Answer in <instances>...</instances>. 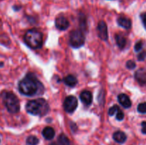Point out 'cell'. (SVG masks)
I'll list each match as a JSON object with an SVG mask.
<instances>
[{"instance_id":"ffe728a7","label":"cell","mask_w":146,"mask_h":145,"mask_svg":"<svg viewBox=\"0 0 146 145\" xmlns=\"http://www.w3.org/2000/svg\"><path fill=\"white\" fill-rule=\"evenodd\" d=\"M138 112L141 114H146V102L139 104L137 108Z\"/></svg>"},{"instance_id":"d6986e66","label":"cell","mask_w":146,"mask_h":145,"mask_svg":"<svg viewBox=\"0 0 146 145\" xmlns=\"http://www.w3.org/2000/svg\"><path fill=\"white\" fill-rule=\"evenodd\" d=\"M38 142H39V140L38 138L33 135L28 136L27 139V144L28 145H37Z\"/></svg>"},{"instance_id":"ba28073f","label":"cell","mask_w":146,"mask_h":145,"mask_svg":"<svg viewBox=\"0 0 146 145\" xmlns=\"http://www.w3.org/2000/svg\"><path fill=\"white\" fill-rule=\"evenodd\" d=\"M55 25L58 29L61 31H65L68 28L70 24L68 20L64 15H59L56 18Z\"/></svg>"},{"instance_id":"8992f818","label":"cell","mask_w":146,"mask_h":145,"mask_svg":"<svg viewBox=\"0 0 146 145\" xmlns=\"http://www.w3.org/2000/svg\"><path fill=\"white\" fill-rule=\"evenodd\" d=\"M78 107V100L74 95L66 97L64 102V108L67 113H72Z\"/></svg>"},{"instance_id":"5b68a950","label":"cell","mask_w":146,"mask_h":145,"mask_svg":"<svg viewBox=\"0 0 146 145\" xmlns=\"http://www.w3.org/2000/svg\"><path fill=\"white\" fill-rule=\"evenodd\" d=\"M85 36L81 30H74L70 33L69 44L74 48L83 46L85 43Z\"/></svg>"},{"instance_id":"f1b7e54d","label":"cell","mask_w":146,"mask_h":145,"mask_svg":"<svg viewBox=\"0 0 146 145\" xmlns=\"http://www.w3.org/2000/svg\"><path fill=\"white\" fill-rule=\"evenodd\" d=\"M50 145H59V144H56V142H52Z\"/></svg>"},{"instance_id":"277c9868","label":"cell","mask_w":146,"mask_h":145,"mask_svg":"<svg viewBox=\"0 0 146 145\" xmlns=\"http://www.w3.org/2000/svg\"><path fill=\"white\" fill-rule=\"evenodd\" d=\"M1 98L4 105L9 112L12 114L17 113L20 110V102L18 98L12 92L4 91L1 93Z\"/></svg>"},{"instance_id":"5bb4252c","label":"cell","mask_w":146,"mask_h":145,"mask_svg":"<svg viewBox=\"0 0 146 145\" xmlns=\"http://www.w3.org/2000/svg\"><path fill=\"white\" fill-rule=\"evenodd\" d=\"M113 139L117 143L123 144L126 141L127 136L122 131H117V132H114L113 134Z\"/></svg>"},{"instance_id":"44dd1931","label":"cell","mask_w":146,"mask_h":145,"mask_svg":"<svg viewBox=\"0 0 146 145\" xmlns=\"http://www.w3.org/2000/svg\"><path fill=\"white\" fill-rule=\"evenodd\" d=\"M118 109H119V107H118V105H113V106H112L109 109H108V115H109L110 116H113V115H115V113H117Z\"/></svg>"},{"instance_id":"9c48e42d","label":"cell","mask_w":146,"mask_h":145,"mask_svg":"<svg viewBox=\"0 0 146 145\" xmlns=\"http://www.w3.org/2000/svg\"><path fill=\"white\" fill-rule=\"evenodd\" d=\"M80 99L84 105L89 106L91 105L93 101L92 93L88 90H84L80 95Z\"/></svg>"},{"instance_id":"7c38bea8","label":"cell","mask_w":146,"mask_h":145,"mask_svg":"<svg viewBox=\"0 0 146 145\" xmlns=\"http://www.w3.org/2000/svg\"><path fill=\"white\" fill-rule=\"evenodd\" d=\"M118 100L119 102V103L124 108H128L131 107V105H132V102H131V99H130L129 97L127 95L123 93L120 94L118 96Z\"/></svg>"},{"instance_id":"f546056e","label":"cell","mask_w":146,"mask_h":145,"mask_svg":"<svg viewBox=\"0 0 146 145\" xmlns=\"http://www.w3.org/2000/svg\"><path fill=\"white\" fill-rule=\"evenodd\" d=\"M3 65H4V63H0V68H1V66H3Z\"/></svg>"},{"instance_id":"83f0119b","label":"cell","mask_w":146,"mask_h":145,"mask_svg":"<svg viewBox=\"0 0 146 145\" xmlns=\"http://www.w3.org/2000/svg\"><path fill=\"white\" fill-rule=\"evenodd\" d=\"M21 6H18V5H14V7H13V9L14 10V11H19L20 9H21Z\"/></svg>"},{"instance_id":"2e32d148","label":"cell","mask_w":146,"mask_h":145,"mask_svg":"<svg viewBox=\"0 0 146 145\" xmlns=\"http://www.w3.org/2000/svg\"><path fill=\"white\" fill-rule=\"evenodd\" d=\"M64 83L66 85H68V87H71V88H73V87H75L76 85V84L78 83V80L76 78L74 75H68L67 76H66L65 78H64Z\"/></svg>"},{"instance_id":"603a6c76","label":"cell","mask_w":146,"mask_h":145,"mask_svg":"<svg viewBox=\"0 0 146 145\" xmlns=\"http://www.w3.org/2000/svg\"><path fill=\"white\" fill-rule=\"evenodd\" d=\"M124 119V113L121 109H118L116 113V119L118 121H122Z\"/></svg>"},{"instance_id":"ac0fdd59","label":"cell","mask_w":146,"mask_h":145,"mask_svg":"<svg viewBox=\"0 0 146 145\" xmlns=\"http://www.w3.org/2000/svg\"><path fill=\"white\" fill-rule=\"evenodd\" d=\"M58 144L59 145H71L69 139L64 134H61L58 138Z\"/></svg>"},{"instance_id":"9a60e30c","label":"cell","mask_w":146,"mask_h":145,"mask_svg":"<svg viewBox=\"0 0 146 145\" xmlns=\"http://www.w3.org/2000/svg\"><path fill=\"white\" fill-rule=\"evenodd\" d=\"M42 135L47 140H51L55 136V131L51 127H46L42 131Z\"/></svg>"},{"instance_id":"4316f807","label":"cell","mask_w":146,"mask_h":145,"mask_svg":"<svg viewBox=\"0 0 146 145\" xmlns=\"http://www.w3.org/2000/svg\"><path fill=\"white\" fill-rule=\"evenodd\" d=\"M141 126H142V133L146 134V122L144 121L141 123Z\"/></svg>"},{"instance_id":"30bf717a","label":"cell","mask_w":146,"mask_h":145,"mask_svg":"<svg viewBox=\"0 0 146 145\" xmlns=\"http://www.w3.org/2000/svg\"><path fill=\"white\" fill-rule=\"evenodd\" d=\"M117 23L120 26L125 28V29H130L132 26V21L128 17L125 16H121L117 19Z\"/></svg>"},{"instance_id":"484cf974","label":"cell","mask_w":146,"mask_h":145,"mask_svg":"<svg viewBox=\"0 0 146 145\" xmlns=\"http://www.w3.org/2000/svg\"><path fill=\"white\" fill-rule=\"evenodd\" d=\"M141 18L143 22V24L144 27H145L146 29V12L142 13L141 14Z\"/></svg>"},{"instance_id":"cb8c5ba5","label":"cell","mask_w":146,"mask_h":145,"mask_svg":"<svg viewBox=\"0 0 146 145\" xmlns=\"http://www.w3.org/2000/svg\"><path fill=\"white\" fill-rule=\"evenodd\" d=\"M127 68L130 70H133L136 67V63L133 61H128L126 63Z\"/></svg>"},{"instance_id":"52a82bcc","label":"cell","mask_w":146,"mask_h":145,"mask_svg":"<svg viewBox=\"0 0 146 145\" xmlns=\"http://www.w3.org/2000/svg\"><path fill=\"white\" fill-rule=\"evenodd\" d=\"M97 31H98V36L103 41H107L108 38V27L104 21H99L97 26Z\"/></svg>"},{"instance_id":"3957f363","label":"cell","mask_w":146,"mask_h":145,"mask_svg":"<svg viewBox=\"0 0 146 145\" xmlns=\"http://www.w3.org/2000/svg\"><path fill=\"white\" fill-rule=\"evenodd\" d=\"M24 42L29 48L38 49L43 45V35L36 29H29L26 32L24 36Z\"/></svg>"},{"instance_id":"d4e9b609","label":"cell","mask_w":146,"mask_h":145,"mask_svg":"<svg viewBox=\"0 0 146 145\" xmlns=\"http://www.w3.org/2000/svg\"><path fill=\"white\" fill-rule=\"evenodd\" d=\"M146 58V51H143L138 55V60L140 61H144Z\"/></svg>"},{"instance_id":"6da1fadb","label":"cell","mask_w":146,"mask_h":145,"mask_svg":"<svg viewBox=\"0 0 146 145\" xmlns=\"http://www.w3.org/2000/svg\"><path fill=\"white\" fill-rule=\"evenodd\" d=\"M18 88L21 94L29 97L42 95L44 92L43 84L32 72H28L26 76L19 81Z\"/></svg>"},{"instance_id":"4fadbf2b","label":"cell","mask_w":146,"mask_h":145,"mask_svg":"<svg viewBox=\"0 0 146 145\" xmlns=\"http://www.w3.org/2000/svg\"><path fill=\"white\" fill-rule=\"evenodd\" d=\"M115 38L118 48L121 50L123 49L127 44V38L125 36L122 34H115Z\"/></svg>"},{"instance_id":"7a4b0ae2","label":"cell","mask_w":146,"mask_h":145,"mask_svg":"<svg viewBox=\"0 0 146 145\" xmlns=\"http://www.w3.org/2000/svg\"><path fill=\"white\" fill-rule=\"evenodd\" d=\"M49 105L44 98L32 100L29 101L26 105V110L33 115L44 116L49 111Z\"/></svg>"},{"instance_id":"7402d4cb","label":"cell","mask_w":146,"mask_h":145,"mask_svg":"<svg viewBox=\"0 0 146 145\" xmlns=\"http://www.w3.org/2000/svg\"><path fill=\"white\" fill-rule=\"evenodd\" d=\"M143 43L142 41H139L135 44V46H134V49H135V51L138 52V51H140L143 48Z\"/></svg>"},{"instance_id":"e0dca14e","label":"cell","mask_w":146,"mask_h":145,"mask_svg":"<svg viewBox=\"0 0 146 145\" xmlns=\"http://www.w3.org/2000/svg\"><path fill=\"white\" fill-rule=\"evenodd\" d=\"M78 21H79V26L81 27V29L83 31H85L87 28V20L86 16L83 13H80L79 17H78Z\"/></svg>"},{"instance_id":"8fae6325","label":"cell","mask_w":146,"mask_h":145,"mask_svg":"<svg viewBox=\"0 0 146 145\" xmlns=\"http://www.w3.org/2000/svg\"><path fill=\"white\" fill-rule=\"evenodd\" d=\"M135 78L141 85H146V71L144 69L138 70L135 73Z\"/></svg>"}]
</instances>
